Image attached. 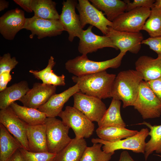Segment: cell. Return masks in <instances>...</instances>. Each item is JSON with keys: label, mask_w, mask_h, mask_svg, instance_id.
<instances>
[{"label": "cell", "mask_w": 161, "mask_h": 161, "mask_svg": "<svg viewBox=\"0 0 161 161\" xmlns=\"http://www.w3.org/2000/svg\"><path fill=\"white\" fill-rule=\"evenodd\" d=\"M24 29L30 30V38L35 35L38 39L57 36L65 31L59 20L44 19L33 16L26 18Z\"/></svg>", "instance_id": "8fae6325"}, {"label": "cell", "mask_w": 161, "mask_h": 161, "mask_svg": "<svg viewBox=\"0 0 161 161\" xmlns=\"http://www.w3.org/2000/svg\"><path fill=\"white\" fill-rule=\"evenodd\" d=\"M78 3L77 0H67L62 3L61 13L59 20L65 31L69 34L68 40L72 42L74 38H79L83 30L79 15L75 11Z\"/></svg>", "instance_id": "7c38bea8"}, {"label": "cell", "mask_w": 161, "mask_h": 161, "mask_svg": "<svg viewBox=\"0 0 161 161\" xmlns=\"http://www.w3.org/2000/svg\"><path fill=\"white\" fill-rule=\"evenodd\" d=\"M9 161H23L19 149L15 152Z\"/></svg>", "instance_id": "60d3db41"}, {"label": "cell", "mask_w": 161, "mask_h": 161, "mask_svg": "<svg viewBox=\"0 0 161 161\" xmlns=\"http://www.w3.org/2000/svg\"><path fill=\"white\" fill-rule=\"evenodd\" d=\"M29 89L28 82L23 80L7 87L0 92V110L7 108L16 101L19 100Z\"/></svg>", "instance_id": "44dd1931"}, {"label": "cell", "mask_w": 161, "mask_h": 161, "mask_svg": "<svg viewBox=\"0 0 161 161\" xmlns=\"http://www.w3.org/2000/svg\"><path fill=\"white\" fill-rule=\"evenodd\" d=\"M26 18L24 12L18 8L7 11L0 17V33L6 39L13 40L24 29Z\"/></svg>", "instance_id": "9a60e30c"}, {"label": "cell", "mask_w": 161, "mask_h": 161, "mask_svg": "<svg viewBox=\"0 0 161 161\" xmlns=\"http://www.w3.org/2000/svg\"><path fill=\"white\" fill-rule=\"evenodd\" d=\"M55 64L54 57L51 56L48 64L45 68L39 71L32 69L29 72L35 78L41 80L44 84L56 86H64L65 84L64 75L62 74L58 76L53 72L52 68Z\"/></svg>", "instance_id": "484cf974"}, {"label": "cell", "mask_w": 161, "mask_h": 161, "mask_svg": "<svg viewBox=\"0 0 161 161\" xmlns=\"http://www.w3.org/2000/svg\"><path fill=\"white\" fill-rule=\"evenodd\" d=\"M158 156L161 157V155H158Z\"/></svg>", "instance_id": "ee69618b"}, {"label": "cell", "mask_w": 161, "mask_h": 161, "mask_svg": "<svg viewBox=\"0 0 161 161\" xmlns=\"http://www.w3.org/2000/svg\"><path fill=\"white\" fill-rule=\"evenodd\" d=\"M126 3V12L140 7H147L151 9L155 0H134L131 2L129 0L124 1Z\"/></svg>", "instance_id": "e575fe53"}, {"label": "cell", "mask_w": 161, "mask_h": 161, "mask_svg": "<svg viewBox=\"0 0 161 161\" xmlns=\"http://www.w3.org/2000/svg\"><path fill=\"white\" fill-rule=\"evenodd\" d=\"M44 124L48 152L57 154L72 141L68 135L70 128L55 117H47Z\"/></svg>", "instance_id": "277c9868"}, {"label": "cell", "mask_w": 161, "mask_h": 161, "mask_svg": "<svg viewBox=\"0 0 161 161\" xmlns=\"http://www.w3.org/2000/svg\"><path fill=\"white\" fill-rule=\"evenodd\" d=\"M89 1L99 10L103 11L107 18L111 22L125 12L126 9V3L124 1L90 0Z\"/></svg>", "instance_id": "d4e9b609"}, {"label": "cell", "mask_w": 161, "mask_h": 161, "mask_svg": "<svg viewBox=\"0 0 161 161\" xmlns=\"http://www.w3.org/2000/svg\"><path fill=\"white\" fill-rule=\"evenodd\" d=\"M13 1L26 12L32 13L33 12L32 0H13Z\"/></svg>", "instance_id": "74e56055"}, {"label": "cell", "mask_w": 161, "mask_h": 161, "mask_svg": "<svg viewBox=\"0 0 161 161\" xmlns=\"http://www.w3.org/2000/svg\"><path fill=\"white\" fill-rule=\"evenodd\" d=\"M23 161H54L56 154L49 152H34L19 149Z\"/></svg>", "instance_id": "d6a6232c"}, {"label": "cell", "mask_w": 161, "mask_h": 161, "mask_svg": "<svg viewBox=\"0 0 161 161\" xmlns=\"http://www.w3.org/2000/svg\"><path fill=\"white\" fill-rule=\"evenodd\" d=\"M96 131L100 139L107 141L113 142L133 136L139 131L130 130L125 127L111 126L98 127Z\"/></svg>", "instance_id": "83f0119b"}, {"label": "cell", "mask_w": 161, "mask_h": 161, "mask_svg": "<svg viewBox=\"0 0 161 161\" xmlns=\"http://www.w3.org/2000/svg\"><path fill=\"white\" fill-rule=\"evenodd\" d=\"M93 27L90 25L86 30H83L79 38L78 50L80 53L87 55L89 53L96 52L98 49L107 47L118 50L108 36L94 34L92 31Z\"/></svg>", "instance_id": "2e32d148"}, {"label": "cell", "mask_w": 161, "mask_h": 161, "mask_svg": "<svg viewBox=\"0 0 161 161\" xmlns=\"http://www.w3.org/2000/svg\"><path fill=\"white\" fill-rule=\"evenodd\" d=\"M111 40L114 45L120 52L129 51L137 54L140 49L142 42L144 40L140 32L133 33L116 30L109 27L106 35Z\"/></svg>", "instance_id": "5bb4252c"}, {"label": "cell", "mask_w": 161, "mask_h": 161, "mask_svg": "<svg viewBox=\"0 0 161 161\" xmlns=\"http://www.w3.org/2000/svg\"><path fill=\"white\" fill-rule=\"evenodd\" d=\"M152 7L161 9V0H155L153 4Z\"/></svg>", "instance_id": "7bdbcfd3"}, {"label": "cell", "mask_w": 161, "mask_h": 161, "mask_svg": "<svg viewBox=\"0 0 161 161\" xmlns=\"http://www.w3.org/2000/svg\"><path fill=\"white\" fill-rule=\"evenodd\" d=\"M56 90V86L35 83L19 101L24 106L38 109L55 94Z\"/></svg>", "instance_id": "e0dca14e"}, {"label": "cell", "mask_w": 161, "mask_h": 161, "mask_svg": "<svg viewBox=\"0 0 161 161\" xmlns=\"http://www.w3.org/2000/svg\"><path fill=\"white\" fill-rule=\"evenodd\" d=\"M151 11L150 8L140 7L125 12L112 22V27L120 31L140 32L148 18Z\"/></svg>", "instance_id": "ba28073f"}, {"label": "cell", "mask_w": 161, "mask_h": 161, "mask_svg": "<svg viewBox=\"0 0 161 161\" xmlns=\"http://www.w3.org/2000/svg\"><path fill=\"white\" fill-rule=\"evenodd\" d=\"M102 145L100 143H94L92 146H87L80 161H109L114 154L105 152L101 149Z\"/></svg>", "instance_id": "1f68e13d"}, {"label": "cell", "mask_w": 161, "mask_h": 161, "mask_svg": "<svg viewBox=\"0 0 161 161\" xmlns=\"http://www.w3.org/2000/svg\"><path fill=\"white\" fill-rule=\"evenodd\" d=\"M142 30L146 31L150 37L161 36V9L151 8L150 15Z\"/></svg>", "instance_id": "4dcf8cb0"}, {"label": "cell", "mask_w": 161, "mask_h": 161, "mask_svg": "<svg viewBox=\"0 0 161 161\" xmlns=\"http://www.w3.org/2000/svg\"><path fill=\"white\" fill-rule=\"evenodd\" d=\"M26 135L29 151L34 152H48L44 124L35 126L27 125Z\"/></svg>", "instance_id": "ffe728a7"}, {"label": "cell", "mask_w": 161, "mask_h": 161, "mask_svg": "<svg viewBox=\"0 0 161 161\" xmlns=\"http://www.w3.org/2000/svg\"><path fill=\"white\" fill-rule=\"evenodd\" d=\"M87 146L84 138L72 139L66 146L56 154L54 161H80Z\"/></svg>", "instance_id": "603a6c76"}, {"label": "cell", "mask_w": 161, "mask_h": 161, "mask_svg": "<svg viewBox=\"0 0 161 161\" xmlns=\"http://www.w3.org/2000/svg\"><path fill=\"white\" fill-rule=\"evenodd\" d=\"M146 45L158 55H161V36L150 37L144 39L142 44Z\"/></svg>", "instance_id": "d590c367"}, {"label": "cell", "mask_w": 161, "mask_h": 161, "mask_svg": "<svg viewBox=\"0 0 161 161\" xmlns=\"http://www.w3.org/2000/svg\"><path fill=\"white\" fill-rule=\"evenodd\" d=\"M121 101L113 99L108 108L101 119L97 123L98 127L116 126L125 127L126 123L120 114Z\"/></svg>", "instance_id": "4316f807"}, {"label": "cell", "mask_w": 161, "mask_h": 161, "mask_svg": "<svg viewBox=\"0 0 161 161\" xmlns=\"http://www.w3.org/2000/svg\"><path fill=\"white\" fill-rule=\"evenodd\" d=\"M56 4L52 0H32V8L34 16L51 20H59V15Z\"/></svg>", "instance_id": "f1b7e54d"}, {"label": "cell", "mask_w": 161, "mask_h": 161, "mask_svg": "<svg viewBox=\"0 0 161 161\" xmlns=\"http://www.w3.org/2000/svg\"><path fill=\"white\" fill-rule=\"evenodd\" d=\"M10 106L19 119L29 125L44 124L47 117L45 113L38 109L21 106L15 102Z\"/></svg>", "instance_id": "cb8c5ba5"}, {"label": "cell", "mask_w": 161, "mask_h": 161, "mask_svg": "<svg viewBox=\"0 0 161 161\" xmlns=\"http://www.w3.org/2000/svg\"><path fill=\"white\" fill-rule=\"evenodd\" d=\"M118 161H137L134 160L126 151H122L120 154Z\"/></svg>", "instance_id": "ab89813d"}, {"label": "cell", "mask_w": 161, "mask_h": 161, "mask_svg": "<svg viewBox=\"0 0 161 161\" xmlns=\"http://www.w3.org/2000/svg\"><path fill=\"white\" fill-rule=\"evenodd\" d=\"M126 53L120 52L115 58L101 61L90 60L87 55H82L67 61L65 67L69 73L77 76L106 71L110 68L117 69L120 66Z\"/></svg>", "instance_id": "3957f363"}, {"label": "cell", "mask_w": 161, "mask_h": 161, "mask_svg": "<svg viewBox=\"0 0 161 161\" xmlns=\"http://www.w3.org/2000/svg\"><path fill=\"white\" fill-rule=\"evenodd\" d=\"M58 116L73 131L76 139L89 138L94 131L95 125L83 113L73 106H67Z\"/></svg>", "instance_id": "8992f818"}, {"label": "cell", "mask_w": 161, "mask_h": 161, "mask_svg": "<svg viewBox=\"0 0 161 161\" xmlns=\"http://www.w3.org/2000/svg\"><path fill=\"white\" fill-rule=\"evenodd\" d=\"M133 106L143 119L159 117L161 115V101L150 87L147 82L143 80L140 85Z\"/></svg>", "instance_id": "5b68a950"}, {"label": "cell", "mask_w": 161, "mask_h": 161, "mask_svg": "<svg viewBox=\"0 0 161 161\" xmlns=\"http://www.w3.org/2000/svg\"><path fill=\"white\" fill-rule=\"evenodd\" d=\"M135 70L142 75L143 80L148 82L161 77V55L154 58L147 55L140 56L135 63Z\"/></svg>", "instance_id": "d6986e66"}, {"label": "cell", "mask_w": 161, "mask_h": 161, "mask_svg": "<svg viewBox=\"0 0 161 161\" xmlns=\"http://www.w3.org/2000/svg\"><path fill=\"white\" fill-rule=\"evenodd\" d=\"M143 80L142 74L136 70L120 71L116 76L114 82L111 97L121 100L123 108L133 106Z\"/></svg>", "instance_id": "6da1fadb"}, {"label": "cell", "mask_w": 161, "mask_h": 161, "mask_svg": "<svg viewBox=\"0 0 161 161\" xmlns=\"http://www.w3.org/2000/svg\"><path fill=\"white\" fill-rule=\"evenodd\" d=\"M73 97V107L92 122L98 123L107 110L104 103L97 97L86 95L80 92L75 93Z\"/></svg>", "instance_id": "30bf717a"}, {"label": "cell", "mask_w": 161, "mask_h": 161, "mask_svg": "<svg viewBox=\"0 0 161 161\" xmlns=\"http://www.w3.org/2000/svg\"><path fill=\"white\" fill-rule=\"evenodd\" d=\"M9 5V2L4 0H0V11L7 8Z\"/></svg>", "instance_id": "b9f144b4"}, {"label": "cell", "mask_w": 161, "mask_h": 161, "mask_svg": "<svg viewBox=\"0 0 161 161\" xmlns=\"http://www.w3.org/2000/svg\"><path fill=\"white\" fill-rule=\"evenodd\" d=\"M11 79L10 73L5 72L0 74V92L7 87V85Z\"/></svg>", "instance_id": "f35d334b"}, {"label": "cell", "mask_w": 161, "mask_h": 161, "mask_svg": "<svg viewBox=\"0 0 161 161\" xmlns=\"http://www.w3.org/2000/svg\"><path fill=\"white\" fill-rule=\"evenodd\" d=\"M76 8L79 13L81 26L83 29L87 24L99 30L104 35H106L109 27L112 22L109 21L102 11L99 10L88 0H78Z\"/></svg>", "instance_id": "9c48e42d"}, {"label": "cell", "mask_w": 161, "mask_h": 161, "mask_svg": "<svg viewBox=\"0 0 161 161\" xmlns=\"http://www.w3.org/2000/svg\"><path fill=\"white\" fill-rule=\"evenodd\" d=\"M21 148L19 141L0 123V161H9L15 152Z\"/></svg>", "instance_id": "7402d4cb"}, {"label": "cell", "mask_w": 161, "mask_h": 161, "mask_svg": "<svg viewBox=\"0 0 161 161\" xmlns=\"http://www.w3.org/2000/svg\"><path fill=\"white\" fill-rule=\"evenodd\" d=\"M115 74L106 71L77 76L72 79L79 87L80 92L101 99L111 97V92Z\"/></svg>", "instance_id": "7a4b0ae2"}, {"label": "cell", "mask_w": 161, "mask_h": 161, "mask_svg": "<svg viewBox=\"0 0 161 161\" xmlns=\"http://www.w3.org/2000/svg\"><path fill=\"white\" fill-rule=\"evenodd\" d=\"M149 132L147 128H143L135 135L124 140L110 142L96 138L92 139L91 142L93 143L102 144L103 145L102 150L107 153L114 154L116 150L123 149L144 154L146 144L145 140L148 136Z\"/></svg>", "instance_id": "52a82bcc"}, {"label": "cell", "mask_w": 161, "mask_h": 161, "mask_svg": "<svg viewBox=\"0 0 161 161\" xmlns=\"http://www.w3.org/2000/svg\"><path fill=\"white\" fill-rule=\"evenodd\" d=\"M18 63L16 58L11 57L10 53L4 54L0 57V74L5 72L10 73Z\"/></svg>", "instance_id": "836d02e7"}, {"label": "cell", "mask_w": 161, "mask_h": 161, "mask_svg": "<svg viewBox=\"0 0 161 161\" xmlns=\"http://www.w3.org/2000/svg\"><path fill=\"white\" fill-rule=\"evenodd\" d=\"M80 92L78 85L75 84L64 92L52 95L48 101L38 109L45 113L47 117H55L62 111V108L69 98Z\"/></svg>", "instance_id": "ac0fdd59"}, {"label": "cell", "mask_w": 161, "mask_h": 161, "mask_svg": "<svg viewBox=\"0 0 161 161\" xmlns=\"http://www.w3.org/2000/svg\"><path fill=\"white\" fill-rule=\"evenodd\" d=\"M137 125H145L150 129L148 135L151 138L146 143L144 154L145 160H146L148 156L154 151L161 154V125L152 126L145 121Z\"/></svg>", "instance_id": "f546056e"}, {"label": "cell", "mask_w": 161, "mask_h": 161, "mask_svg": "<svg viewBox=\"0 0 161 161\" xmlns=\"http://www.w3.org/2000/svg\"><path fill=\"white\" fill-rule=\"evenodd\" d=\"M147 82L152 91L161 101V77Z\"/></svg>", "instance_id": "8d00e7d4"}, {"label": "cell", "mask_w": 161, "mask_h": 161, "mask_svg": "<svg viewBox=\"0 0 161 161\" xmlns=\"http://www.w3.org/2000/svg\"><path fill=\"white\" fill-rule=\"evenodd\" d=\"M0 123L19 141L23 148L29 151L26 135L27 124L18 117L10 106L0 110Z\"/></svg>", "instance_id": "4fadbf2b"}]
</instances>
